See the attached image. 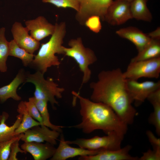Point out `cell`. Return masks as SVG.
<instances>
[{
  "instance_id": "cell-1",
  "label": "cell",
  "mask_w": 160,
  "mask_h": 160,
  "mask_svg": "<svg viewBox=\"0 0 160 160\" xmlns=\"http://www.w3.org/2000/svg\"><path fill=\"white\" fill-rule=\"evenodd\" d=\"M97 81L92 82V101L104 103L111 107L128 125L132 124L137 112L127 86V79L119 68L103 70L98 75Z\"/></svg>"
},
{
  "instance_id": "cell-5",
  "label": "cell",
  "mask_w": 160,
  "mask_h": 160,
  "mask_svg": "<svg viewBox=\"0 0 160 160\" xmlns=\"http://www.w3.org/2000/svg\"><path fill=\"white\" fill-rule=\"evenodd\" d=\"M44 74L39 71L30 74L25 77V82L32 83L35 86L34 97L35 98L49 102L53 108L55 109V105H58L55 97L61 98L65 89L59 87L52 78L45 79Z\"/></svg>"
},
{
  "instance_id": "cell-35",
  "label": "cell",
  "mask_w": 160,
  "mask_h": 160,
  "mask_svg": "<svg viewBox=\"0 0 160 160\" xmlns=\"http://www.w3.org/2000/svg\"><path fill=\"white\" fill-rule=\"evenodd\" d=\"M122 0L123 1H126L128 2H129V3H130L133 0Z\"/></svg>"
},
{
  "instance_id": "cell-28",
  "label": "cell",
  "mask_w": 160,
  "mask_h": 160,
  "mask_svg": "<svg viewBox=\"0 0 160 160\" xmlns=\"http://www.w3.org/2000/svg\"><path fill=\"white\" fill-rule=\"evenodd\" d=\"M23 133L16 136L9 140L0 142V160H8L10 155L12 144L18 138L21 137Z\"/></svg>"
},
{
  "instance_id": "cell-29",
  "label": "cell",
  "mask_w": 160,
  "mask_h": 160,
  "mask_svg": "<svg viewBox=\"0 0 160 160\" xmlns=\"http://www.w3.org/2000/svg\"><path fill=\"white\" fill-rule=\"evenodd\" d=\"M100 17L94 15L89 17L86 20L84 25L92 32L97 33L102 28Z\"/></svg>"
},
{
  "instance_id": "cell-13",
  "label": "cell",
  "mask_w": 160,
  "mask_h": 160,
  "mask_svg": "<svg viewBox=\"0 0 160 160\" xmlns=\"http://www.w3.org/2000/svg\"><path fill=\"white\" fill-rule=\"evenodd\" d=\"M102 149L92 150L70 146L65 140L63 134L60 135V143L51 160H66L78 156H92L97 154Z\"/></svg>"
},
{
  "instance_id": "cell-2",
  "label": "cell",
  "mask_w": 160,
  "mask_h": 160,
  "mask_svg": "<svg viewBox=\"0 0 160 160\" xmlns=\"http://www.w3.org/2000/svg\"><path fill=\"white\" fill-rule=\"evenodd\" d=\"M72 94L79 99L81 121L77 124L68 127L80 129L87 134L100 129L106 135L115 132L125 135L128 125L109 106L84 97L79 92L73 91Z\"/></svg>"
},
{
  "instance_id": "cell-10",
  "label": "cell",
  "mask_w": 160,
  "mask_h": 160,
  "mask_svg": "<svg viewBox=\"0 0 160 160\" xmlns=\"http://www.w3.org/2000/svg\"><path fill=\"white\" fill-rule=\"evenodd\" d=\"M130 3L120 0L113 1L107 9L104 20L112 25H119L132 18Z\"/></svg>"
},
{
  "instance_id": "cell-30",
  "label": "cell",
  "mask_w": 160,
  "mask_h": 160,
  "mask_svg": "<svg viewBox=\"0 0 160 160\" xmlns=\"http://www.w3.org/2000/svg\"><path fill=\"white\" fill-rule=\"evenodd\" d=\"M24 103L30 116L34 119L39 122L41 125H44L40 113L33 103L29 100L28 101H25Z\"/></svg>"
},
{
  "instance_id": "cell-12",
  "label": "cell",
  "mask_w": 160,
  "mask_h": 160,
  "mask_svg": "<svg viewBox=\"0 0 160 160\" xmlns=\"http://www.w3.org/2000/svg\"><path fill=\"white\" fill-rule=\"evenodd\" d=\"M29 31L26 27L18 22L14 23L11 29L13 39L17 44L28 52L33 54L39 49L40 43L29 34Z\"/></svg>"
},
{
  "instance_id": "cell-27",
  "label": "cell",
  "mask_w": 160,
  "mask_h": 160,
  "mask_svg": "<svg viewBox=\"0 0 160 160\" xmlns=\"http://www.w3.org/2000/svg\"><path fill=\"white\" fill-rule=\"evenodd\" d=\"M44 3L52 4L57 7L72 8L77 12L79 9V4L78 0H42Z\"/></svg>"
},
{
  "instance_id": "cell-21",
  "label": "cell",
  "mask_w": 160,
  "mask_h": 160,
  "mask_svg": "<svg viewBox=\"0 0 160 160\" xmlns=\"http://www.w3.org/2000/svg\"><path fill=\"white\" fill-rule=\"evenodd\" d=\"M17 111L22 115V121L15 132V136L24 133L28 129L34 127L41 125L40 123L34 119L28 113L24 101H21L18 105Z\"/></svg>"
},
{
  "instance_id": "cell-22",
  "label": "cell",
  "mask_w": 160,
  "mask_h": 160,
  "mask_svg": "<svg viewBox=\"0 0 160 160\" xmlns=\"http://www.w3.org/2000/svg\"><path fill=\"white\" fill-rule=\"evenodd\" d=\"M148 0H133L130 3V9L132 18L137 20L151 22L152 15L148 8Z\"/></svg>"
},
{
  "instance_id": "cell-16",
  "label": "cell",
  "mask_w": 160,
  "mask_h": 160,
  "mask_svg": "<svg viewBox=\"0 0 160 160\" xmlns=\"http://www.w3.org/2000/svg\"><path fill=\"white\" fill-rule=\"evenodd\" d=\"M48 143H45L35 142H24L21 146L22 149L29 153L35 160H46L51 158L56 148Z\"/></svg>"
},
{
  "instance_id": "cell-6",
  "label": "cell",
  "mask_w": 160,
  "mask_h": 160,
  "mask_svg": "<svg viewBox=\"0 0 160 160\" xmlns=\"http://www.w3.org/2000/svg\"><path fill=\"white\" fill-rule=\"evenodd\" d=\"M107 135L103 137L96 136L89 139L79 138L66 141L69 145L75 144L80 147L92 150H115L121 148L124 135L115 132Z\"/></svg>"
},
{
  "instance_id": "cell-8",
  "label": "cell",
  "mask_w": 160,
  "mask_h": 160,
  "mask_svg": "<svg viewBox=\"0 0 160 160\" xmlns=\"http://www.w3.org/2000/svg\"><path fill=\"white\" fill-rule=\"evenodd\" d=\"M79 4V11L76 18L81 24L84 25L89 17L96 15L104 20L108 8L113 0H78Z\"/></svg>"
},
{
  "instance_id": "cell-11",
  "label": "cell",
  "mask_w": 160,
  "mask_h": 160,
  "mask_svg": "<svg viewBox=\"0 0 160 160\" xmlns=\"http://www.w3.org/2000/svg\"><path fill=\"white\" fill-rule=\"evenodd\" d=\"M61 133L43 125H38L25 132L21 140L24 142L48 143L52 145L57 144V140Z\"/></svg>"
},
{
  "instance_id": "cell-4",
  "label": "cell",
  "mask_w": 160,
  "mask_h": 160,
  "mask_svg": "<svg viewBox=\"0 0 160 160\" xmlns=\"http://www.w3.org/2000/svg\"><path fill=\"white\" fill-rule=\"evenodd\" d=\"M68 45L69 47H63V55L73 58L83 73L81 88L84 84L87 83L90 79L91 71L89 66L95 62L97 58L92 49L84 46L80 37L71 39Z\"/></svg>"
},
{
  "instance_id": "cell-31",
  "label": "cell",
  "mask_w": 160,
  "mask_h": 160,
  "mask_svg": "<svg viewBox=\"0 0 160 160\" xmlns=\"http://www.w3.org/2000/svg\"><path fill=\"white\" fill-rule=\"evenodd\" d=\"M21 137H20L15 140L12 144L10 147V152L8 160H17V155L18 153H26L27 152L20 148L19 146V141Z\"/></svg>"
},
{
  "instance_id": "cell-17",
  "label": "cell",
  "mask_w": 160,
  "mask_h": 160,
  "mask_svg": "<svg viewBox=\"0 0 160 160\" xmlns=\"http://www.w3.org/2000/svg\"><path fill=\"white\" fill-rule=\"evenodd\" d=\"M120 37L126 39L135 46L138 52L142 51L150 42L151 39L135 27L130 26L121 28L116 31Z\"/></svg>"
},
{
  "instance_id": "cell-34",
  "label": "cell",
  "mask_w": 160,
  "mask_h": 160,
  "mask_svg": "<svg viewBox=\"0 0 160 160\" xmlns=\"http://www.w3.org/2000/svg\"><path fill=\"white\" fill-rule=\"evenodd\" d=\"M147 34L151 39L160 40V28L158 27L155 30Z\"/></svg>"
},
{
  "instance_id": "cell-32",
  "label": "cell",
  "mask_w": 160,
  "mask_h": 160,
  "mask_svg": "<svg viewBox=\"0 0 160 160\" xmlns=\"http://www.w3.org/2000/svg\"><path fill=\"white\" fill-rule=\"evenodd\" d=\"M160 151L149 149L143 153V155L139 160H160Z\"/></svg>"
},
{
  "instance_id": "cell-36",
  "label": "cell",
  "mask_w": 160,
  "mask_h": 160,
  "mask_svg": "<svg viewBox=\"0 0 160 160\" xmlns=\"http://www.w3.org/2000/svg\"><path fill=\"white\" fill-rule=\"evenodd\" d=\"M1 117H2L1 115H0V121L1 120Z\"/></svg>"
},
{
  "instance_id": "cell-14",
  "label": "cell",
  "mask_w": 160,
  "mask_h": 160,
  "mask_svg": "<svg viewBox=\"0 0 160 160\" xmlns=\"http://www.w3.org/2000/svg\"><path fill=\"white\" fill-rule=\"evenodd\" d=\"M26 27L30 31L31 35L37 41L52 35L55 29V25L48 22L44 16H39L36 18L26 20Z\"/></svg>"
},
{
  "instance_id": "cell-24",
  "label": "cell",
  "mask_w": 160,
  "mask_h": 160,
  "mask_svg": "<svg viewBox=\"0 0 160 160\" xmlns=\"http://www.w3.org/2000/svg\"><path fill=\"white\" fill-rule=\"evenodd\" d=\"M28 100L33 103L39 110L42 118L44 125L60 133L62 132V129L65 127L55 125L51 123L50 121L49 115L47 106L48 102L47 101L37 99L34 97H30Z\"/></svg>"
},
{
  "instance_id": "cell-15",
  "label": "cell",
  "mask_w": 160,
  "mask_h": 160,
  "mask_svg": "<svg viewBox=\"0 0 160 160\" xmlns=\"http://www.w3.org/2000/svg\"><path fill=\"white\" fill-rule=\"evenodd\" d=\"M132 146L127 145L115 150L102 149L97 154L92 156H79L80 160H139V158L129 154Z\"/></svg>"
},
{
  "instance_id": "cell-23",
  "label": "cell",
  "mask_w": 160,
  "mask_h": 160,
  "mask_svg": "<svg viewBox=\"0 0 160 160\" xmlns=\"http://www.w3.org/2000/svg\"><path fill=\"white\" fill-rule=\"evenodd\" d=\"M160 57V40L151 39L149 44L130 62L150 60Z\"/></svg>"
},
{
  "instance_id": "cell-20",
  "label": "cell",
  "mask_w": 160,
  "mask_h": 160,
  "mask_svg": "<svg viewBox=\"0 0 160 160\" xmlns=\"http://www.w3.org/2000/svg\"><path fill=\"white\" fill-rule=\"evenodd\" d=\"M1 116L0 121V142L9 140L16 136L15 135V130L20 124L23 117L21 113H19L17 116L16 119L13 124L9 126L5 123L9 116L8 114L4 111Z\"/></svg>"
},
{
  "instance_id": "cell-19",
  "label": "cell",
  "mask_w": 160,
  "mask_h": 160,
  "mask_svg": "<svg viewBox=\"0 0 160 160\" xmlns=\"http://www.w3.org/2000/svg\"><path fill=\"white\" fill-rule=\"evenodd\" d=\"M152 105L153 111L149 116V123L155 128L156 133L160 135V88L151 93L147 99Z\"/></svg>"
},
{
  "instance_id": "cell-7",
  "label": "cell",
  "mask_w": 160,
  "mask_h": 160,
  "mask_svg": "<svg viewBox=\"0 0 160 160\" xmlns=\"http://www.w3.org/2000/svg\"><path fill=\"white\" fill-rule=\"evenodd\" d=\"M123 74L126 79L135 80L143 77L158 79L160 75V57L130 62Z\"/></svg>"
},
{
  "instance_id": "cell-26",
  "label": "cell",
  "mask_w": 160,
  "mask_h": 160,
  "mask_svg": "<svg viewBox=\"0 0 160 160\" xmlns=\"http://www.w3.org/2000/svg\"><path fill=\"white\" fill-rule=\"evenodd\" d=\"M6 29L0 28V71L5 72L7 71V61L9 56V42L5 36Z\"/></svg>"
},
{
  "instance_id": "cell-25",
  "label": "cell",
  "mask_w": 160,
  "mask_h": 160,
  "mask_svg": "<svg viewBox=\"0 0 160 160\" xmlns=\"http://www.w3.org/2000/svg\"><path fill=\"white\" fill-rule=\"evenodd\" d=\"M9 56L19 58L25 66L31 63L35 55L33 54L29 53L19 47L13 39L9 42Z\"/></svg>"
},
{
  "instance_id": "cell-18",
  "label": "cell",
  "mask_w": 160,
  "mask_h": 160,
  "mask_svg": "<svg viewBox=\"0 0 160 160\" xmlns=\"http://www.w3.org/2000/svg\"><path fill=\"white\" fill-rule=\"evenodd\" d=\"M25 79L23 71H20L9 84L0 88V103H3L9 98L16 101L20 100L21 98L17 93V90Z\"/></svg>"
},
{
  "instance_id": "cell-33",
  "label": "cell",
  "mask_w": 160,
  "mask_h": 160,
  "mask_svg": "<svg viewBox=\"0 0 160 160\" xmlns=\"http://www.w3.org/2000/svg\"><path fill=\"white\" fill-rule=\"evenodd\" d=\"M146 134L148 140L152 145L153 149L160 151V139L157 137L150 130L146 132Z\"/></svg>"
},
{
  "instance_id": "cell-9",
  "label": "cell",
  "mask_w": 160,
  "mask_h": 160,
  "mask_svg": "<svg viewBox=\"0 0 160 160\" xmlns=\"http://www.w3.org/2000/svg\"><path fill=\"white\" fill-rule=\"evenodd\" d=\"M127 86L129 94L137 106L142 104L153 92L160 88V81H145L127 79Z\"/></svg>"
},
{
  "instance_id": "cell-3",
  "label": "cell",
  "mask_w": 160,
  "mask_h": 160,
  "mask_svg": "<svg viewBox=\"0 0 160 160\" xmlns=\"http://www.w3.org/2000/svg\"><path fill=\"white\" fill-rule=\"evenodd\" d=\"M55 29L49 40L42 43L39 51L35 55L31 63L39 71L44 74L48 68L59 66L60 64L56 54H63L62 45L66 33V24L64 22L56 23Z\"/></svg>"
}]
</instances>
